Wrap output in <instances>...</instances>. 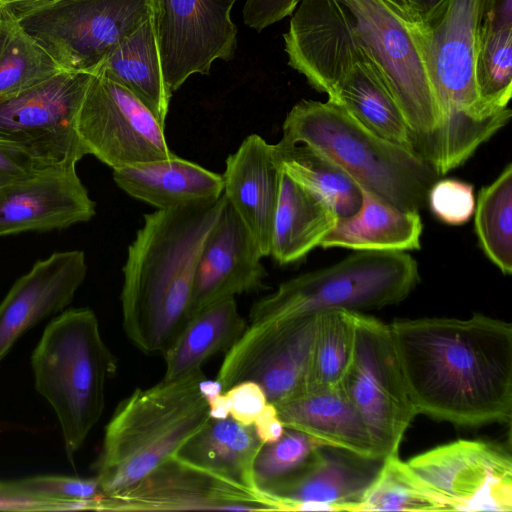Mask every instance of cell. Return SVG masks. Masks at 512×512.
I'll return each instance as SVG.
<instances>
[{"instance_id":"cell-1","label":"cell","mask_w":512,"mask_h":512,"mask_svg":"<svg viewBox=\"0 0 512 512\" xmlns=\"http://www.w3.org/2000/svg\"><path fill=\"white\" fill-rule=\"evenodd\" d=\"M283 38L288 65L327 95L344 71L368 63L401 110L416 153L435 169L439 113L417 27L380 0H300Z\"/></svg>"},{"instance_id":"cell-2","label":"cell","mask_w":512,"mask_h":512,"mask_svg":"<svg viewBox=\"0 0 512 512\" xmlns=\"http://www.w3.org/2000/svg\"><path fill=\"white\" fill-rule=\"evenodd\" d=\"M389 327L417 414L462 426L510 423V323L474 314Z\"/></svg>"},{"instance_id":"cell-3","label":"cell","mask_w":512,"mask_h":512,"mask_svg":"<svg viewBox=\"0 0 512 512\" xmlns=\"http://www.w3.org/2000/svg\"><path fill=\"white\" fill-rule=\"evenodd\" d=\"M225 204L222 194L144 215L120 297L123 329L143 353L163 355L188 321L198 257Z\"/></svg>"},{"instance_id":"cell-4","label":"cell","mask_w":512,"mask_h":512,"mask_svg":"<svg viewBox=\"0 0 512 512\" xmlns=\"http://www.w3.org/2000/svg\"><path fill=\"white\" fill-rule=\"evenodd\" d=\"M481 0H444L417 27L439 113L436 172L463 165L510 120L512 111L488 110L475 76Z\"/></svg>"},{"instance_id":"cell-5","label":"cell","mask_w":512,"mask_h":512,"mask_svg":"<svg viewBox=\"0 0 512 512\" xmlns=\"http://www.w3.org/2000/svg\"><path fill=\"white\" fill-rule=\"evenodd\" d=\"M202 370L134 390L106 425L95 463L104 495L133 485L178 450L211 419L201 395Z\"/></svg>"},{"instance_id":"cell-6","label":"cell","mask_w":512,"mask_h":512,"mask_svg":"<svg viewBox=\"0 0 512 512\" xmlns=\"http://www.w3.org/2000/svg\"><path fill=\"white\" fill-rule=\"evenodd\" d=\"M281 140L320 151L359 187L406 211L422 209L440 178L421 156L371 132L330 99L296 103L284 120Z\"/></svg>"},{"instance_id":"cell-7","label":"cell","mask_w":512,"mask_h":512,"mask_svg":"<svg viewBox=\"0 0 512 512\" xmlns=\"http://www.w3.org/2000/svg\"><path fill=\"white\" fill-rule=\"evenodd\" d=\"M37 392L54 410L70 462L102 416L117 368L89 308L69 309L45 328L31 356Z\"/></svg>"},{"instance_id":"cell-8","label":"cell","mask_w":512,"mask_h":512,"mask_svg":"<svg viewBox=\"0 0 512 512\" xmlns=\"http://www.w3.org/2000/svg\"><path fill=\"white\" fill-rule=\"evenodd\" d=\"M420 281L405 251H354L325 268L282 282L253 304L250 323L285 320L329 309H380L404 300Z\"/></svg>"},{"instance_id":"cell-9","label":"cell","mask_w":512,"mask_h":512,"mask_svg":"<svg viewBox=\"0 0 512 512\" xmlns=\"http://www.w3.org/2000/svg\"><path fill=\"white\" fill-rule=\"evenodd\" d=\"M152 0H55L3 6L64 69L93 73L152 16Z\"/></svg>"},{"instance_id":"cell-10","label":"cell","mask_w":512,"mask_h":512,"mask_svg":"<svg viewBox=\"0 0 512 512\" xmlns=\"http://www.w3.org/2000/svg\"><path fill=\"white\" fill-rule=\"evenodd\" d=\"M355 337L340 387L362 417L383 460L398 454L418 415L409 394L390 327L353 311Z\"/></svg>"},{"instance_id":"cell-11","label":"cell","mask_w":512,"mask_h":512,"mask_svg":"<svg viewBox=\"0 0 512 512\" xmlns=\"http://www.w3.org/2000/svg\"><path fill=\"white\" fill-rule=\"evenodd\" d=\"M92 76L61 70L0 97V139L23 150L39 167L76 165L87 155L76 121Z\"/></svg>"},{"instance_id":"cell-12","label":"cell","mask_w":512,"mask_h":512,"mask_svg":"<svg viewBox=\"0 0 512 512\" xmlns=\"http://www.w3.org/2000/svg\"><path fill=\"white\" fill-rule=\"evenodd\" d=\"M317 313L250 323L226 352L217 380L223 392L243 381L257 383L276 405L306 391Z\"/></svg>"},{"instance_id":"cell-13","label":"cell","mask_w":512,"mask_h":512,"mask_svg":"<svg viewBox=\"0 0 512 512\" xmlns=\"http://www.w3.org/2000/svg\"><path fill=\"white\" fill-rule=\"evenodd\" d=\"M76 129L86 154L112 169L175 155L153 113L123 86L97 73L86 91Z\"/></svg>"},{"instance_id":"cell-14","label":"cell","mask_w":512,"mask_h":512,"mask_svg":"<svg viewBox=\"0 0 512 512\" xmlns=\"http://www.w3.org/2000/svg\"><path fill=\"white\" fill-rule=\"evenodd\" d=\"M407 464L448 511H512V457L502 444L458 440Z\"/></svg>"},{"instance_id":"cell-15","label":"cell","mask_w":512,"mask_h":512,"mask_svg":"<svg viewBox=\"0 0 512 512\" xmlns=\"http://www.w3.org/2000/svg\"><path fill=\"white\" fill-rule=\"evenodd\" d=\"M236 0H152L164 81L171 93L193 74L208 75L215 60L230 61L237 48L231 19Z\"/></svg>"},{"instance_id":"cell-16","label":"cell","mask_w":512,"mask_h":512,"mask_svg":"<svg viewBox=\"0 0 512 512\" xmlns=\"http://www.w3.org/2000/svg\"><path fill=\"white\" fill-rule=\"evenodd\" d=\"M275 510L261 492L172 456L142 479L106 495L99 511Z\"/></svg>"},{"instance_id":"cell-17","label":"cell","mask_w":512,"mask_h":512,"mask_svg":"<svg viewBox=\"0 0 512 512\" xmlns=\"http://www.w3.org/2000/svg\"><path fill=\"white\" fill-rule=\"evenodd\" d=\"M95 213L76 165L41 167L0 188V237L65 229Z\"/></svg>"},{"instance_id":"cell-18","label":"cell","mask_w":512,"mask_h":512,"mask_svg":"<svg viewBox=\"0 0 512 512\" xmlns=\"http://www.w3.org/2000/svg\"><path fill=\"white\" fill-rule=\"evenodd\" d=\"M381 462L321 446L295 473L262 493L277 511L356 512Z\"/></svg>"},{"instance_id":"cell-19","label":"cell","mask_w":512,"mask_h":512,"mask_svg":"<svg viewBox=\"0 0 512 512\" xmlns=\"http://www.w3.org/2000/svg\"><path fill=\"white\" fill-rule=\"evenodd\" d=\"M262 254L227 202L198 257L189 318L216 302L263 287Z\"/></svg>"},{"instance_id":"cell-20","label":"cell","mask_w":512,"mask_h":512,"mask_svg":"<svg viewBox=\"0 0 512 512\" xmlns=\"http://www.w3.org/2000/svg\"><path fill=\"white\" fill-rule=\"evenodd\" d=\"M87 269L83 251L54 252L15 281L0 302V362L27 330L72 302Z\"/></svg>"},{"instance_id":"cell-21","label":"cell","mask_w":512,"mask_h":512,"mask_svg":"<svg viewBox=\"0 0 512 512\" xmlns=\"http://www.w3.org/2000/svg\"><path fill=\"white\" fill-rule=\"evenodd\" d=\"M280 173L261 136H247L226 159L223 194L244 223L263 257L270 256L273 222L279 196Z\"/></svg>"},{"instance_id":"cell-22","label":"cell","mask_w":512,"mask_h":512,"mask_svg":"<svg viewBox=\"0 0 512 512\" xmlns=\"http://www.w3.org/2000/svg\"><path fill=\"white\" fill-rule=\"evenodd\" d=\"M275 407L285 428L306 433L324 446L382 460L362 417L340 386L304 393Z\"/></svg>"},{"instance_id":"cell-23","label":"cell","mask_w":512,"mask_h":512,"mask_svg":"<svg viewBox=\"0 0 512 512\" xmlns=\"http://www.w3.org/2000/svg\"><path fill=\"white\" fill-rule=\"evenodd\" d=\"M113 179L128 195L157 209L216 200L224 190L222 175L176 155L113 169Z\"/></svg>"},{"instance_id":"cell-24","label":"cell","mask_w":512,"mask_h":512,"mask_svg":"<svg viewBox=\"0 0 512 512\" xmlns=\"http://www.w3.org/2000/svg\"><path fill=\"white\" fill-rule=\"evenodd\" d=\"M360 191L359 209L352 215L338 218L320 247L353 251L420 249L423 225L418 212L399 209L361 187Z\"/></svg>"},{"instance_id":"cell-25","label":"cell","mask_w":512,"mask_h":512,"mask_svg":"<svg viewBox=\"0 0 512 512\" xmlns=\"http://www.w3.org/2000/svg\"><path fill=\"white\" fill-rule=\"evenodd\" d=\"M337 220L323 198L281 171L270 256L279 265L300 261L320 246Z\"/></svg>"},{"instance_id":"cell-26","label":"cell","mask_w":512,"mask_h":512,"mask_svg":"<svg viewBox=\"0 0 512 512\" xmlns=\"http://www.w3.org/2000/svg\"><path fill=\"white\" fill-rule=\"evenodd\" d=\"M93 73L123 86L165 126L172 93L164 81L152 16L114 47Z\"/></svg>"},{"instance_id":"cell-27","label":"cell","mask_w":512,"mask_h":512,"mask_svg":"<svg viewBox=\"0 0 512 512\" xmlns=\"http://www.w3.org/2000/svg\"><path fill=\"white\" fill-rule=\"evenodd\" d=\"M262 445L253 425H242L231 417L210 419L175 456L233 483L259 491L254 481L253 465Z\"/></svg>"},{"instance_id":"cell-28","label":"cell","mask_w":512,"mask_h":512,"mask_svg":"<svg viewBox=\"0 0 512 512\" xmlns=\"http://www.w3.org/2000/svg\"><path fill=\"white\" fill-rule=\"evenodd\" d=\"M247 325L235 298L216 302L192 315L164 352L165 374L169 381L201 370L219 352H227Z\"/></svg>"},{"instance_id":"cell-29","label":"cell","mask_w":512,"mask_h":512,"mask_svg":"<svg viewBox=\"0 0 512 512\" xmlns=\"http://www.w3.org/2000/svg\"><path fill=\"white\" fill-rule=\"evenodd\" d=\"M328 97L371 132L416 153L413 136L401 110L368 63H356L344 71Z\"/></svg>"},{"instance_id":"cell-30","label":"cell","mask_w":512,"mask_h":512,"mask_svg":"<svg viewBox=\"0 0 512 512\" xmlns=\"http://www.w3.org/2000/svg\"><path fill=\"white\" fill-rule=\"evenodd\" d=\"M280 171L323 198L338 218L354 214L362 196L359 185L333 160L303 143L272 145Z\"/></svg>"},{"instance_id":"cell-31","label":"cell","mask_w":512,"mask_h":512,"mask_svg":"<svg viewBox=\"0 0 512 512\" xmlns=\"http://www.w3.org/2000/svg\"><path fill=\"white\" fill-rule=\"evenodd\" d=\"M61 70L9 9L0 6V97L31 87Z\"/></svg>"},{"instance_id":"cell-32","label":"cell","mask_w":512,"mask_h":512,"mask_svg":"<svg viewBox=\"0 0 512 512\" xmlns=\"http://www.w3.org/2000/svg\"><path fill=\"white\" fill-rule=\"evenodd\" d=\"M475 233L486 257L504 274L512 272V164L483 186L474 210Z\"/></svg>"},{"instance_id":"cell-33","label":"cell","mask_w":512,"mask_h":512,"mask_svg":"<svg viewBox=\"0 0 512 512\" xmlns=\"http://www.w3.org/2000/svg\"><path fill=\"white\" fill-rule=\"evenodd\" d=\"M357 511H448L445 503L398 454L382 460Z\"/></svg>"},{"instance_id":"cell-34","label":"cell","mask_w":512,"mask_h":512,"mask_svg":"<svg viewBox=\"0 0 512 512\" xmlns=\"http://www.w3.org/2000/svg\"><path fill=\"white\" fill-rule=\"evenodd\" d=\"M355 337L353 311L317 313V328L305 393L340 386L349 365Z\"/></svg>"},{"instance_id":"cell-35","label":"cell","mask_w":512,"mask_h":512,"mask_svg":"<svg viewBox=\"0 0 512 512\" xmlns=\"http://www.w3.org/2000/svg\"><path fill=\"white\" fill-rule=\"evenodd\" d=\"M475 76L480 100L488 110L508 108L512 95V30L477 32Z\"/></svg>"},{"instance_id":"cell-36","label":"cell","mask_w":512,"mask_h":512,"mask_svg":"<svg viewBox=\"0 0 512 512\" xmlns=\"http://www.w3.org/2000/svg\"><path fill=\"white\" fill-rule=\"evenodd\" d=\"M321 446L308 434L285 428L278 440L263 444L256 455L253 475L257 489L266 491L295 473Z\"/></svg>"},{"instance_id":"cell-37","label":"cell","mask_w":512,"mask_h":512,"mask_svg":"<svg viewBox=\"0 0 512 512\" xmlns=\"http://www.w3.org/2000/svg\"><path fill=\"white\" fill-rule=\"evenodd\" d=\"M17 486L40 499L68 504L74 510H100L105 497L98 480L69 476H35L15 481Z\"/></svg>"},{"instance_id":"cell-38","label":"cell","mask_w":512,"mask_h":512,"mask_svg":"<svg viewBox=\"0 0 512 512\" xmlns=\"http://www.w3.org/2000/svg\"><path fill=\"white\" fill-rule=\"evenodd\" d=\"M427 203L443 223L462 225L470 220L475 210L474 188L464 181L438 179L428 192Z\"/></svg>"},{"instance_id":"cell-39","label":"cell","mask_w":512,"mask_h":512,"mask_svg":"<svg viewBox=\"0 0 512 512\" xmlns=\"http://www.w3.org/2000/svg\"><path fill=\"white\" fill-rule=\"evenodd\" d=\"M230 401V417L251 426L268 403L263 389L255 382L243 381L224 391Z\"/></svg>"},{"instance_id":"cell-40","label":"cell","mask_w":512,"mask_h":512,"mask_svg":"<svg viewBox=\"0 0 512 512\" xmlns=\"http://www.w3.org/2000/svg\"><path fill=\"white\" fill-rule=\"evenodd\" d=\"M300 0H246L243 7L244 23L261 32L268 26L290 16Z\"/></svg>"},{"instance_id":"cell-41","label":"cell","mask_w":512,"mask_h":512,"mask_svg":"<svg viewBox=\"0 0 512 512\" xmlns=\"http://www.w3.org/2000/svg\"><path fill=\"white\" fill-rule=\"evenodd\" d=\"M0 511H73L68 504L46 501L20 489L15 481L0 482Z\"/></svg>"},{"instance_id":"cell-42","label":"cell","mask_w":512,"mask_h":512,"mask_svg":"<svg viewBox=\"0 0 512 512\" xmlns=\"http://www.w3.org/2000/svg\"><path fill=\"white\" fill-rule=\"evenodd\" d=\"M39 167L23 150L0 139V188L35 172Z\"/></svg>"},{"instance_id":"cell-43","label":"cell","mask_w":512,"mask_h":512,"mask_svg":"<svg viewBox=\"0 0 512 512\" xmlns=\"http://www.w3.org/2000/svg\"><path fill=\"white\" fill-rule=\"evenodd\" d=\"M477 30L479 32L512 30V0H481Z\"/></svg>"},{"instance_id":"cell-44","label":"cell","mask_w":512,"mask_h":512,"mask_svg":"<svg viewBox=\"0 0 512 512\" xmlns=\"http://www.w3.org/2000/svg\"><path fill=\"white\" fill-rule=\"evenodd\" d=\"M253 428L263 444L275 442L285 431L275 405L270 402L266 404L255 419Z\"/></svg>"},{"instance_id":"cell-45","label":"cell","mask_w":512,"mask_h":512,"mask_svg":"<svg viewBox=\"0 0 512 512\" xmlns=\"http://www.w3.org/2000/svg\"><path fill=\"white\" fill-rule=\"evenodd\" d=\"M397 17L417 27L420 22L416 17L410 0H380Z\"/></svg>"},{"instance_id":"cell-46","label":"cell","mask_w":512,"mask_h":512,"mask_svg":"<svg viewBox=\"0 0 512 512\" xmlns=\"http://www.w3.org/2000/svg\"><path fill=\"white\" fill-rule=\"evenodd\" d=\"M211 419H226L230 417V401L223 392L208 402Z\"/></svg>"},{"instance_id":"cell-47","label":"cell","mask_w":512,"mask_h":512,"mask_svg":"<svg viewBox=\"0 0 512 512\" xmlns=\"http://www.w3.org/2000/svg\"><path fill=\"white\" fill-rule=\"evenodd\" d=\"M444 0H410L419 22L428 17Z\"/></svg>"},{"instance_id":"cell-48","label":"cell","mask_w":512,"mask_h":512,"mask_svg":"<svg viewBox=\"0 0 512 512\" xmlns=\"http://www.w3.org/2000/svg\"><path fill=\"white\" fill-rule=\"evenodd\" d=\"M199 390L201 395L206 400L207 404L216 396L223 393L222 384L217 379L207 380L206 378H204L199 383Z\"/></svg>"},{"instance_id":"cell-49","label":"cell","mask_w":512,"mask_h":512,"mask_svg":"<svg viewBox=\"0 0 512 512\" xmlns=\"http://www.w3.org/2000/svg\"><path fill=\"white\" fill-rule=\"evenodd\" d=\"M55 0H0V6L34 5Z\"/></svg>"}]
</instances>
